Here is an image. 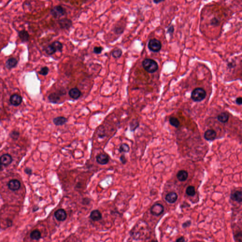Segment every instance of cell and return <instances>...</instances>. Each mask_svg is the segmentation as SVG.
Masks as SVG:
<instances>
[{
    "label": "cell",
    "instance_id": "obj_1",
    "mask_svg": "<svg viewBox=\"0 0 242 242\" xmlns=\"http://www.w3.org/2000/svg\"><path fill=\"white\" fill-rule=\"evenodd\" d=\"M130 234L134 240H145L150 237L151 230L147 222L140 220L132 228Z\"/></svg>",
    "mask_w": 242,
    "mask_h": 242
},
{
    "label": "cell",
    "instance_id": "obj_2",
    "mask_svg": "<svg viewBox=\"0 0 242 242\" xmlns=\"http://www.w3.org/2000/svg\"><path fill=\"white\" fill-rule=\"evenodd\" d=\"M143 68L147 72L153 74L156 72L158 69L157 63L151 59H145L142 63Z\"/></svg>",
    "mask_w": 242,
    "mask_h": 242
},
{
    "label": "cell",
    "instance_id": "obj_3",
    "mask_svg": "<svg viewBox=\"0 0 242 242\" xmlns=\"http://www.w3.org/2000/svg\"><path fill=\"white\" fill-rule=\"evenodd\" d=\"M206 96V91L201 87H197L191 94V98L195 102L201 101L205 99Z\"/></svg>",
    "mask_w": 242,
    "mask_h": 242
},
{
    "label": "cell",
    "instance_id": "obj_4",
    "mask_svg": "<svg viewBox=\"0 0 242 242\" xmlns=\"http://www.w3.org/2000/svg\"><path fill=\"white\" fill-rule=\"evenodd\" d=\"M148 48L153 52H157L162 48V44L159 40L152 39L149 40L148 44Z\"/></svg>",
    "mask_w": 242,
    "mask_h": 242
},
{
    "label": "cell",
    "instance_id": "obj_5",
    "mask_svg": "<svg viewBox=\"0 0 242 242\" xmlns=\"http://www.w3.org/2000/svg\"><path fill=\"white\" fill-rule=\"evenodd\" d=\"M50 13L55 19H59L66 14V11L62 6L57 5L51 9Z\"/></svg>",
    "mask_w": 242,
    "mask_h": 242
},
{
    "label": "cell",
    "instance_id": "obj_6",
    "mask_svg": "<svg viewBox=\"0 0 242 242\" xmlns=\"http://www.w3.org/2000/svg\"><path fill=\"white\" fill-rule=\"evenodd\" d=\"M164 211V208L163 205L157 203L154 204L151 208L150 212L152 215L156 216H159Z\"/></svg>",
    "mask_w": 242,
    "mask_h": 242
},
{
    "label": "cell",
    "instance_id": "obj_7",
    "mask_svg": "<svg viewBox=\"0 0 242 242\" xmlns=\"http://www.w3.org/2000/svg\"><path fill=\"white\" fill-rule=\"evenodd\" d=\"M63 92H54L48 95V99L50 102L52 104H58L60 99V96L63 95Z\"/></svg>",
    "mask_w": 242,
    "mask_h": 242
},
{
    "label": "cell",
    "instance_id": "obj_8",
    "mask_svg": "<svg viewBox=\"0 0 242 242\" xmlns=\"http://www.w3.org/2000/svg\"><path fill=\"white\" fill-rule=\"evenodd\" d=\"M96 161L98 164L101 165H105L108 164L109 161V157L106 154H99L96 157Z\"/></svg>",
    "mask_w": 242,
    "mask_h": 242
},
{
    "label": "cell",
    "instance_id": "obj_9",
    "mask_svg": "<svg viewBox=\"0 0 242 242\" xmlns=\"http://www.w3.org/2000/svg\"><path fill=\"white\" fill-rule=\"evenodd\" d=\"M9 102L11 105L15 106H17L21 104L22 102V98L21 95L16 94H14L11 95L9 98Z\"/></svg>",
    "mask_w": 242,
    "mask_h": 242
},
{
    "label": "cell",
    "instance_id": "obj_10",
    "mask_svg": "<svg viewBox=\"0 0 242 242\" xmlns=\"http://www.w3.org/2000/svg\"><path fill=\"white\" fill-rule=\"evenodd\" d=\"M58 22L60 28L63 29H69L72 25V21L70 19L67 18L61 19L59 20Z\"/></svg>",
    "mask_w": 242,
    "mask_h": 242
},
{
    "label": "cell",
    "instance_id": "obj_11",
    "mask_svg": "<svg viewBox=\"0 0 242 242\" xmlns=\"http://www.w3.org/2000/svg\"><path fill=\"white\" fill-rule=\"evenodd\" d=\"M216 133L213 129H208L206 130L204 134V138L206 141H213L215 140Z\"/></svg>",
    "mask_w": 242,
    "mask_h": 242
},
{
    "label": "cell",
    "instance_id": "obj_12",
    "mask_svg": "<svg viewBox=\"0 0 242 242\" xmlns=\"http://www.w3.org/2000/svg\"><path fill=\"white\" fill-rule=\"evenodd\" d=\"M55 218L59 221H63L66 220L67 218V213L63 209H59L55 212Z\"/></svg>",
    "mask_w": 242,
    "mask_h": 242
},
{
    "label": "cell",
    "instance_id": "obj_13",
    "mask_svg": "<svg viewBox=\"0 0 242 242\" xmlns=\"http://www.w3.org/2000/svg\"><path fill=\"white\" fill-rule=\"evenodd\" d=\"M9 188L12 191H16L19 190L21 186L20 182L16 179H13L9 181L8 184Z\"/></svg>",
    "mask_w": 242,
    "mask_h": 242
},
{
    "label": "cell",
    "instance_id": "obj_14",
    "mask_svg": "<svg viewBox=\"0 0 242 242\" xmlns=\"http://www.w3.org/2000/svg\"><path fill=\"white\" fill-rule=\"evenodd\" d=\"M12 162V158L9 154H6L1 156L0 157V163L2 165L7 166L11 164Z\"/></svg>",
    "mask_w": 242,
    "mask_h": 242
},
{
    "label": "cell",
    "instance_id": "obj_15",
    "mask_svg": "<svg viewBox=\"0 0 242 242\" xmlns=\"http://www.w3.org/2000/svg\"><path fill=\"white\" fill-rule=\"evenodd\" d=\"M81 95H82L81 91L77 87L72 88L69 91V96L71 98L75 99V100L79 98L80 96H81Z\"/></svg>",
    "mask_w": 242,
    "mask_h": 242
},
{
    "label": "cell",
    "instance_id": "obj_16",
    "mask_svg": "<svg viewBox=\"0 0 242 242\" xmlns=\"http://www.w3.org/2000/svg\"><path fill=\"white\" fill-rule=\"evenodd\" d=\"M230 199L237 203H242V192L241 191H235L232 192L230 195Z\"/></svg>",
    "mask_w": 242,
    "mask_h": 242
},
{
    "label": "cell",
    "instance_id": "obj_17",
    "mask_svg": "<svg viewBox=\"0 0 242 242\" xmlns=\"http://www.w3.org/2000/svg\"><path fill=\"white\" fill-rule=\"evenodd\" d=\"M178 199V195L176 192H172L166 195L165 200L169 203H174Z\"/></svg>",
    "mask_w": 242,
    "mask_h": 242
},
{
    "label": "cell",
    "instance_id": "obj_18",
    "mask_svg": "<svg viewBox=\"0 0 242 242\" xmlns=\"http://www.w3.org/2000/svg\"><path fill=\"white\" fill-rule=\"evenodd\" d=\"M90 217L93 221H98L101 219L102 215L98 210H95L91 211Z\"/></svg>",
    "mask_w": 242,
    "mask_h": 242
},
{
    "label": "cell",
    "instance_id": "obj_19",
    "mask_svg": "<svg viewBox=\"0 0 242 242\" xmlns=\"http://www.w3.org/2000/svg\"><path fill=\"white\" fill-rule=\"evenodd\" d=\"M18 36L22 42H26L29 40V33L25 29H23L20 31L18 32Z\"/></svg>",
    "mask_w": 242,
    "mask_h": 242
},
{
    "label": "cell",
    "instance_id": "obj_20",
    "mask_svg": "<svg viewBox=\"0 0 242 242\" xmlns=\"http://www.w3.org/2000/svg\"><path fill=\"white\" fill-rule=\"evenodd\" d=\"M177 179L180 182L185 181L188 177V173L184 170H181L178 171L176 175Z\"/></svg>",
    "mask_w": 242,
    "mask_h": 242
},
{
    "label": "cell",
    "instance_id": "obj_21",
    "mask_svg": "<svg viewBox=\"0 0 242 242\" xmlns=\"http://www.w3.org/2000/svg\"><path fill=\"white\" fill-rule=\"evenodd\" d=\"M17 63H18V61L15 58L12 57L7 60L5 65H6L7 69L10 70L16 66Z\"/></svg>",
    "mask_w": 242,
    "mask_h": 242
},
{
    "label": "cell",
    "instance_id": "obj_22",
    "mask_svg": "<svg viewBox=\"0 0 242 242\" xmlns=\"http://www.w3.org/2000/svg\"><path fill=\"white\" fill-rule=\"evenodd\" d=\"M68 122L66 118L63 117H58L54 118L53 122L55 125L62 126L65 125Z\"/></svg>",
    "mask_w": 242,
    "mask_h": 242
},
{
    "label": "cell",
    "instance_id": "obj_23",
    "mask_svg": "<svg viewBox=\"0 0 242 242\" xmlns=\"http://www.w3.org/2000/svg\"><path fill=\"white\" fill-rule=\"evenodd\" d=\"M229 116L226 112H222L218 115V120L222 123H226L229 120Z\"/></svg>",
    "mask_w": 242,
    "mask_h": 242
},
{
    "label": "cell",
    "instance_id": "obj_24",
    "mask_svg": "<svg viewBox=\"0 0 242 242\" xmlns=\"http://www.w3.org/2000/svg\"><path fill=\"white\" fill-rule=\"evenodd\" d=\"M44 51L45 52L47 55H51L55 54L57 52V51H56V49L55 48V47L52 44H51L47 45L45 48Z\"/></svg>",
    "mask_w": 242,
    "mask_h": 242
},
{
    "label": "cell",
    "instance_id": "obj_25",
    "mask_svg": "<svg viewBox=\"0 0 242 242\" xmlns=\"http://www.w3.org/2000/svg\"><path fill=\"white\" fill-rule=\"evenodd\" d=\"M30 237L33 240H39L41 238V232L38 230L33 231L30 234Z\"/></svg>",
    "mask_w": 242,
    "mask_h": 242
},
{
    "label": "cell",
    "instance_id": "obj_26",
    "mask_svg": "<svg viewBox=\"0 0 242 242\" xmlns=\"http://www.w3.org/2000/svg\"><path fill=\"white\" fill-rule=\"evenodd\" d=\"M122 55V50L120 48H115L112 52V56L115 59L120 58Z\"/></svg>",
    "mask_w": 242,
    "mask_h": 242
},
{
    "label": "cell",
    "instance_id": "obj_27",
    "mask_svg": "<svg viewBox=\"0 0 242 242\" xmlns=\"http://www.w3.org/2000/svg\"><path fill=\"white\" fill-rule=\"evenodd\" d=\"M169 122L171 125L176 128H178L180 125V122L177 119V118L175 117H171L169 118Z\"/></svg>",
    "mask_w": 242,
    "mask_h": 242
},
{
    "label": "cell",
    "instance_id": "obj_28",
    "mask_svg": "<svg viewBox=\"0 0 242 242\" xmlns=\"http://www.w3.org/2000/svg\"><path fill=\"white\" fill-rule=\"evenodd\" d=\"M186 193L189 196H194L196 194L195 189V187L193 186H189L186 188Z\"/></svg>",
    "mask_w": 242,
    "mask_h": 242
},
{
    "label": "cell",
    "instance_id": "obj_29",
    "mask_svg": "<svg viewBox=\"0 0 242 242\" xmlns=\"http://www.w3.org/2000/svg\"><path fill=\"white\" fill-rule=\"evenodd\" d=\"M51 44L55 47L57 52H62L63 51V45L61 42L58 41H55L52 42Z\"/></svg>",
    "mask_w": 242,
    "mask_h": 242
},
{
    "label": "cell",
    "instance_id": "obj_30",
    "mask_svg": "<svg viewBox=\"0 0 242 242\" xmlns=\"http://www.w3.org/2000/svg\"><path fill=\"white\" fill-rule=\"evenodd\" d=\"M130 149V148L129 145L126 143H123L119 147V151L120 153H126L129 152Z\"/></svg>",
    "mask_w": 242,
    "mask_h": 242
},
{
    "label": "cell",
    "instance_id": "obj_31",
    "mask_svg": "<svg viewBox=\"0 0 242 242\" xmlns=\"http://www.w3.org/2000/svg\"><path fill=\"white\" fill-rule=\"evenodd\" d=\"M139 123L136 119H133L130 122V130L132 132L135 131V130L138 127Z\"/></svg>",
    "mask_w": 242,
    "mask_h": 242
},
{
    "label": "cell",
    "instance_id": "obj_32",
    "mask_svg": "<svg viewBox=\"0 0 242 242\" xmlns=\"http://www.w3.org/2000/svg\"><path fill=\"white\" fill-rule=\"evenodd\" d=\"M49 71V69L48 67L47 66H44L42 67L40 69V70L39 71V74L42 75L46 76L48 74Z\"/></svg>",
    "mask_w": 242,
    "mask_h": 242
},
{
    "label": "cell",
    "instance_id": "obj_33",
    "mask_svg": "<svg viewBox=\"0 0 242 242\" xmlns=\"http://www.w3.org/2000/svg\"><path fill=\"white\" fill-rule=\"evenodd\" d=\"M9 136H10V137H11L12 139H13V140H17L19 138V136H20V133H19L18 131H17V130H13V131H12V132L10 133Z\"/></svg>",
    "mask_w": 242,
    "mask_h": 242
},
{
    "label": "cell",
    "instance_id": "obj_34",
    "mask_svg": "<svg viewBox=\"0 0 242 242\" xmlns=\"http://www.w3.org/2000/svg\"><path fill=\"white\" fill-rule=\"evenodd\" d=\"M219 23H220L219 20L216 17L212 18L210 21V24L212 26H219Z\"/></svg>",
    "mask_w": 242,
    "mask_h": 242
},
{
    "label": "cell",
    "instance_id": "obj_35",
    "mask_svg": "<svg viewBox=\"0 0 242 242\" xmlns=\"http://www.w3.org/2000/svg\"><path fill=\"white\" fill-rule=\"evenodd\" d=\"M103 49L102 47H95L93 48V52L97 55H99L101 53Z\"/></svg>",
    "mask_w": 242,
    "mask_h": 242
},
{
    "label": "cell",
    "instance_id": "obj_36",
    "mask_svg": "<svg viewBox=\"0 0 242 242\" xmlns=\"http://www.w3.org/2000/svg\"><path fill=\"white\" fill-rule=\"evenodd\" d=\"M174 30H175V28H174L173 25H171L168 27L166 33L169 34L170 36H172L173 32H174Z\"/></svg>",
    "mask_w": 242,
    "mask_h": 242
},
{
    "label": "cell",
    "instance_id": "obj_37",
    "mask_svg": "<svg viewBox=\"0 0 242 242\" xmlns=\"http://www.w3.org/2000/svg\"><path fill=\"white\" fill-rule=\"evenodd\" d=\"M235 241H238V242H241L242 241V232L240 231L238 233L235 235Z\"/></svg>",
    "mask_w": 242,
    "mask_h": 242
},
{
    "label": "cell",
    "instance_id": "obj_38",
    "mask_svg": "<svg viewBox=\"0 0 242 242\" xmlns=\"http://www.w3.org/2000/svg\"><path fill=\"white\" fill-rule=\"evenodd\" d=\"M191 224H192V222L191 220H188L182 224V227L184 228H187L191 226Z\"/></svg>",
    "mask_w": 242,
    "mask_h": 242
},
{
    "label": "cell",
    "instance_id": "obj_39",
    "mask_svg": "<svg viewBox=\"0 0 242 242\" xmlns=\"http://www.w3.org/2000/svg\"><path fill=\"white\" fill-rule=\"evenodd\" d=\"M120 160L122 164H125L127 162V160L125 157V155H122L120 157Z\"/></svg>",
    "mask_w": 242,
    "mask_h": 242
},
{
    "label": "cell",
    "instance_id": "obj_40",
    "mask_svg": "<svg viewBox=\"0 0 242 242\" xmlns=\"http://www.w3.org/2000/svg\"><path fill=\"white\" fill-rule=\"evenodd\" d=\"M235 103L238 105H241L242 104V98L241 97H238L235 100Z\"/></svg>",
    "mask_w": 242,
    "mask_h": 242
},
{
    "label": "cell",
    "instance_id": "obj_41",
    "mask_svg": "<svg viewBox=\"0 0 242 242\" xmlns=\"http://www.w3.org/2000/svg\"><path fill=\"white\" fill-rule=\"evenodd\" d=\"M25 172L28 175H31L32 173V171L30 168H27L25 169Z\"/></svg>",
    "mask_w": 242,
    "mask_h": 242
},
{
    "label": "cell",
    "instance_id": "obj_42",
    "mask_svg": "<svg viewBox=\"0 0 242 242\" xmlns=\"http://www.w3.org/2000/svg\"><path fill=\"white\" fill-rule=\"evenodd\" d=\"M176 242H185V240L183 236H182V237H180V238H177L176 240Z\"/></svg>",
    "mask_w": 242,
    "mask_h": 242
},
{
    "label": "cell",
    "instance_id": "obj_43",
    "mask_svg": "<svg viewBox=\"0 0 242 242\" xmlns=\"http://www.w3.org/2000/svg\"><path fill=\"white\" fill-rule=\"evenodd\" d=\"M165 0H153V2L154 3H155V4H160V3H161V2H163V1H164Z\"/></svg>",
    "mask_w": 242,
    "mask_h": 242
},
{
    "label": "cell",
    "instance_id": "obj_44",
    "mask_svg": "<svg viewBox=\"0 0 242 242\" xmlns=\"http://www.w3.org/2000/svg\"><path fill=\"white\" fill-rule=\"evenodd\" d=\"M1 165H1V163H0V170H1Z\"/></svg>",
    "mask_w": 242,
    "mask_h": 242
}]
</instances>
